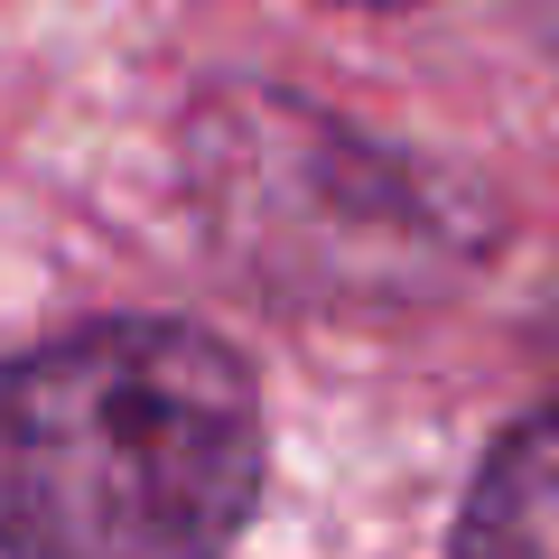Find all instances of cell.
<instances>
[{
  "label": "cell",
  "mask_w": 559,
  "mask_h": 559,
  "mask_svg": "<svg viewBox=\"0 0 559 559\" xmlns=\"http://www.w3.org/2000/svg\"><path fill=\"white\" fill-rule=\"evenodd\" d=\"M345 10H411V0H345Z\"/></svg>",
  "instance_id": "3"
},
{
  "label": "cell",
  "mask_w": 559,
  "mask_h": 559,
  "mask_svg": "<svg viewBox=\"0 0 559 559\" xmlns=\"http://www.w3.org/2000/svg\"><path fill=\"white\" fill-rule=\"evenodd\" d=\"M457 559H559V411L522 419L457 513Z\"/></svg>",
  "instance_id": "2"
},
{
  "label": "cell",
  "mask_w": 559,
  "mask_h": 559,
  "mask_svg": "<svg viewBox=\"0 0 559 559\" xmlns=\"http://www.w3.org/2000/svg\"><path fill=\"white\" fill-rule=\"evenodd\" d=\"M261 495L234 345L103 318L0 364V559H224Z\"/></svg>",
  "instance_id": "1"
}]
</instances>
